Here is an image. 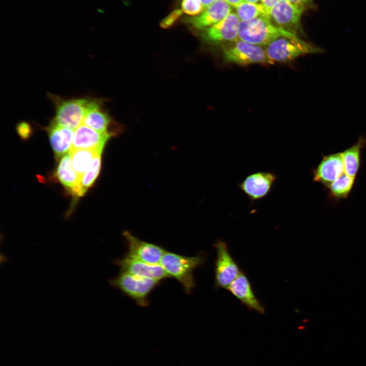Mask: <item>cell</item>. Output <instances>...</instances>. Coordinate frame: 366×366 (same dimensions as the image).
<instances>
[{
	"label": "cell",
	"instance_id": "obj_10",
	"mask_svg": "<svg viewBox=\"0 0 366 366\" xmlns=\"http://www.w3.org/2000/svg\"><path fill=\"white\" fill-rule=\"evenodd\" d=\"M123 236L128 248L126 255L140 261L151 264H160L166 252L159 246L139 239L127 230L124 231Z\"/></svg>",
	"mask_w": 366,
	"mask_h": 366
},
{
	"label": "cell",
	"instance_id": "obj_1",
	"mask_svg": "<svg viewBox=\"0 0 366 366\" xmlns=\"http://www.w3.org/2000/svg\"><path fill=\"white\" fill-rule=\"evenodd\" d=\"M205 262V257L203 254L189 257L166 251L160 264L170 277L182 285L185 292L190 294L196 285L194 272Z\"/></svg>",
	"mask_w": 366,
	"mask_h": 366
},
{
	"label": "cell",
	"instance_id": "obj_23",
	"mask_svg": "<svg viewBox=\"0 0 366 366\" xmlns=\"http://www.w3.org/2000/svg\"><path fill=\"white\" fill-rule=\"evenodd\" d=\"M354 180L355 178L348 175L344 172L327 187L330 197L336 199L346 198L353 187Z\"/></svg>",
	"mask_w": 366,
	"mask_h": 366
},
{
	"label": "cell",
	"instance_id": "obj_5",
	"mask_svg": "<svg viewBox=\"0 0 366 366\" xmlns=\"http://www.w3.org/2000/svg\"><path fill=\"white\" fill-rule=\"evenodd\" d=\"M161 281L151 278H140L120 271L115 278L110 280L111 286L131 298L136 304L146 307L149 303L148 296Z\"/></svg>",
	"mask_w": 366,
	"mask_h": 366
},
{
	"label": "cell",
	"instance_id": "obj_14",
	"mask_svg": "<svg viewBox=\"0 0 366 366\" xmlns=\"http://www.w3.org/2000/svg\"><path fill=\"white\" fill-rule=\"evenodd\" d=\"M231 10L232 7L225 0H216L200 14L187 20L194 28L204 30L224 19Z\"/></svg>",
	"mask_w": 366,
	"mask_h": 366
},
{
	"label": "cell",
	"instance_id": "obj_19",
	"mask_svg": "<svg viewBox=\"0 0 366 366\" xmlns=\"http://www.w3.org/2000/svg\"><path fill=\"white\" fill-rule=\"evenodd\" d=\"M73 169L69 152L60 159L55 173L57 179L73 195L80 181L79 176Z\"/></svg>",
	"mask_w": 366,
	"mask_h": 366
},
{
	"label": "cell",
	"instance_id": "obj_17",
	"mask_svg": "<svg viewBox=\"0 0 366 366\" xmlns=\"http://www.w3.org/2000/svg\"><path fill=\"white\" fill-rule=\"evenodd\" d=\"M47 130L55 157L58 160L71 149L74 130L59 125L52 120Z\"/></svg>",
	"mask_w": 366,
	"mask_h": 366
},
{
	"label": "cell",
	"instance_id": "obj_13",
	"mask_svg": "<svg viewBox=\"0 0 366 366\" xmlns=\"http://www.w3.org/2000/svg\"><path fill=\"white\" fill-rule=\"evenodd\" d=\"M344 172L342 152L324 156L316 168L312 170L314 182L327 187Z\"/></svg>",
	"mask_w": 366,
	"mask_h": 366
},
{
	"label": "cell",
	"instance_id": "obj_9",
	"mask_svg": "<svg viewBox=\"0 0 366 366\" xmlns=\"http://www.w3.org/2000/svg\"><path fill=\"white\" fill-rule=\"evenodd\" d=\"M239 22L236 14L231 12L220 22L204 29L203 38L208 43L222 46L234 42L238 39Z\"/></svg>",
	"mask_w": 366,
	"mask_h": 366
},
{
	"label": "cell",
	"instance_id": "obj_4",
	"mask_svg": "<svg viewBox=\"0 0 366 366\" xmlns=\"http://www.w3.org/2000/svg\"><path fill=\"white\" fill-rule=\"evenodd\" d=\"M224 62L239 66L252 64L270 65L265 47L237 39L222 46Z\"/></svg>",
	"mask_w": 366,
	"mask_h": 366
},
{
	"label": "cell",
	"instance_id": "obj_16",
	"mask_svg": "<svg viewBox=\"0 0 366 366\" xmlns=\"http://www.w3.org/2000/svg\"><path fill=\"white\" fill-rule=\"evenodd\" d=\"M111 135L99 132L82 124L74 131L71 149L103 151Z\"/></svg>",
	"mask_w": 366,
	"mask_h": 366
},
{
	"label": "cell",
	"instance_id": "obj_30",
	"mask_svg": "<svg viewBox=\"0 0 366 366\" xmlns=\"http://www.w3.org/2000/svg\"><path fill=\"white\" fill-rule=\"evenodd\" d=\"M232 7L235 8L243 2V0H225Z\"/></svg>",
	"mask_w": 366,
	"mask_h": 366
},
{
	"label": "cell",
	"instance_id": "obj_18",
	"mask_svg": "<svg viewBox=\"0 0 366 366\" xmlns=\"http://www.w3.org/2000/svg\"><path fill=\"white\" fill-rule=\"evenodd\" d=\"M82 124L99 132L113 135L109 130L110 116L102 109L101 103L98 100L89 99Z\"/></svg>",
	"mask_w": 366,
	"mask_h": 366
},
{
	"label": "cell",
	"instance_id": "obj_26",
	"mask_svg": "<svg viewBox=\"0 0 366 366\" xmlns=\"http://www.w3.org/2000/svg\"><path fill=\"white\" fill-rule=\"evenodd\" d=\"M183 12L181 9H176L170 13L162 20L160 25L163 28L171 26L182 15Z\"/></svg>",
	"mask_w": 366,
	"mask_h": 366
},
{
	"label": "cell",
	"instance_id": "obj_15",
	"mask_svg": "<svg viewBox=\"0 0 366 366\" xmlns=\"http://www.w3.org/2000/svg\"><path fill=\"white\" fill-rule=\"evenodd\" d=\"M230 293L248 309L263 314L265 310L255 295L251 283L242 271L228 288Z\"/></svg>",
	"mask_w": 366,
	"mask_h": 366
},
{
	"label": "cell",
	"instance_id": "obj_24",
	"mask_svg": "<svg viewBox=\"0 0 366 366\" xmlns=\"http://www.w3.org/2000/svg\"><path fill=\"white\" fill-rule=\"evenodd\" d=\"M235 10L240 21H249L260 16L269 18L261 4L243 2L235 7Z\"/></svg>",
	"mask_w": 366,
	"mask_h": 366
},
{
	"label": "cell",
	"instance_id": "obj_6",
	"mask_svg": "<svg viewBox=\"0 0 366 366\" xmlns=\"http://www.w3.org/2000/svg\"><path fill=\"white\" fill-rule=\"evenodd\" d=\"M215 248L216 250V259L214 286L216 288L227 289L241 271L224 241L217 240L215 244Z\"/></svg>",
	"mask_w": 366,
	"mask_h": 366
},
{
	"label": "cell",
	"instance_id": "obj_29",
	"mask_svg": "<svg viewBox=\"0 0 366 366\" xmlns=\"http://www.w3.org/2000/svg\"><path fill=\"white\" fill-rule=\"evenodd\" d=\"M280 0H262L261 4L264 7L265 11L269 16L270 12L271 9L280 1Z\"/></svg>",
	"mask_w": 366,
	"mask_h": 366
},
{
	"label": "cell",
	"instance_id": "obj_3",
	"mask_svg": "<svg viewBox=\"0 0 366 366\" xmlns=\"http://www.w3.org/2000/svg\"><path fill=\"white\" fill-rule=\"evenodd\" d=\"M270 65L287 63L310 53L321 52V49L298 38L280 37L265 46Z\"/></svg>",
	"mask_w": 366,
	"mask_h": 366
},
{
	"label": "cell",
	"instance_id": "obj_7",
	"mask_svg": "<svg viewBox=\"0 0 366 366\" xmlns=\"http://www.w3.org/2000/svg\"><path fill=\"white\" fill-rule=\"evenodd\" d=\"M52 98L55 105V115L52 120L54 122L73 130L82 124L89 99Z\"/></svg>",
	"mask_w": 366,
	"mask_h": 366
},
{
	"label": "cell",
	"instance_id": "obj_31",
	"mask_svg": "<svg viewBox=\"0 0 366 366\" xmlns=\"http://www.w3.org/2000/svg\"><path fill=\"white\" fill-rule=\"evenodd\" d=\"M204 8L212 4L216 0H200Z\"/></svg>",
	"mask_w": 366,
	"mask_h": 366
},
{
	"label": "cell",
	"instance_id": "obj_27",
	"mask_svg": "<svg viewBox=\"0 0 366 366\" xmlns=\"http://www.w3.org/2000/svg\"><path fill=\"white\" fill-rule=\"evenodd\" d=\"M16 131L20 138L23 139L29 138L33 133L31 126L25 121H21L17 124Z\"/></svg>",
	"mask_w": 366,
	"mask_h": 366
},
{
	"label": "cell",
	"instance_id": "obj_20",
	"mask_svg": "<svg viewBox=\"0 0 366 366\" xmlns=\"http://www.w3.org/2000/svg\"><path fill=\"white\" fill-rule=\"evenodd\" d=\"M365 143V138H360L354 145L342 152L344 172L355 178L360 166L361 150Z\"/></svg>",
	"mask_w": 366,
	"mask_h": 366
},
{
	"label": "cell",
	"instance_id": "obj_11",
	"mask_svg": "<svg viewBox=\"0 0 366 366\" xmlns=\"http://www.w3.org/2000/svg\"><path fill=\"white\" fill-rule=\"evenodd\" d=\"M303 11L287 0H280L271 10L269 19L275 25L298 35Z\"/></svg>",
	"mask_w": 366,
	"mask_h": 366
},
{
	"label": "cell",
	"instance_id": "obj_25",
	"mask_svg": "<svg viewBox=\"0 0 366 366\" xmlns=\"http://www.w3.org/2000/svg\"><path fill=\"white\" fill-rule=\"evenodd\" d=\"M181 9L186 14L197 16L204 10V7L200 0H182Z\"/></svg>",
	"mask_w": 366,
	"mask_h": 366
},
{
	"label": "cell",
	"instance_id": "obj_8",
	"mask_svg": "<svg viewBox=\"0 0 366 366\" xmlns=\"http://www.w3.org/2000/svg\"><path fill=\"white\" fill-rule=\"evenodd\" d=\"M278 179V175L273 172L258 171L247 176L237 186L247 196L252 205L266 197Z\"/></svg>",
	"mask_w": 366,
	"mask_h": 366
},
{
	"label": "cell",
	"instance_id": "obj_32",
	"mask_svg": "<svg viewBox=\"0 0 366 366\" xmlns=\"http://www.w3.org/2000/svg\"><path fill=\"white\" fill-rule=\"evenodd\" d=\"M243 1L251 3L261 4L262 0H243Z\"/></svg>",
	"mask_w": 366,
	"mask_h": 366
},
{
	"label": "cell",
	"instance_id": "obj_21",
	"mask_svg": "<svg viewBox=\"0 0 366 366\" xmlns=\"http://www.w3.org/2000/svg\"><path fill=\"white\" fill-rule=\"evenodd\" d=\"M71 155L73 168L79 179L91 165L94 158L102 151L86 149H71Z\"/></svg>",
	"mask_w": 366,
	"mask_h": 366
},
{
	"label": "cell",
	"instance_id": "obj_12",
	"mask_svg": "<svg viewBox=\"0 0 366 366\" xmlns=\"http://www.w3.org/2000/svg\"><path fill=\"white\" fill-rule=\"evenodd\" d=\"M114 263L119 267L120 271L136 277L151 278L160 281L170 278L160 264H149L132 258L126 254L123 258L115 260Z\"/></svg>",
	"mask_w": 366,
	"mask_h": 366
},
{
	"label": "cell",
	"instance_id": "obj_28",
	"mask_svg": "<svg viewBox=\"0 0 366 366\" xmlns=\"http://www.w3.org/2000/svg\"><path fill=\"white\" fill-rule=\"evenodd\" d=\"M292 5L303 12L313 7V0H287Z\"/></svg>",
	"mask_w": 366,
	"mask_h": 366
},
{
	"label": "cell",
	"instance_id": "obj_22",
	"mask_svg": "<svg viewBox=\"0 0 366 366\" xmlns=\"http://www.w3.org/2000/svg\"><path fill=\"white\" fill-rule=\"evenodd\" d=\"M101 155L98 154L94 158L91 165L80 179L79 184L73 195L81 196L92 186L97 179L101 166Z\"/></svg>",
	"mask_w": 366,
	"mask_h": 366
},
{
	"label": "cell",
	"instance_id": "obj_2",
	"mask_svg": "<svg viewBox=\"0 0 366 366\" xmlns=\"http://www.w3.org/2000/svg\"><path fill=\"white\" fill-rule=\"evenodd\" d=\"M282 36L299 37L298 35L275 25L267 17L240 21L238 38L243 41L265 47Z\"/></svg>",
	"mask_w": 366,
	"mask_h": 366
}]
</instances>
